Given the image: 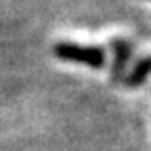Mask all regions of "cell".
Segmentation results:
<instances>
[{
	"mask_svg": "<svg viewBox=\"0 0 151 151\" xmlns=\"http://www.w3.org/2000/svg\"><path fill=\"white\" fill-rule=\"evenodd\" d=\"M55 57L66 63H76V64H85L89 68H104L106 66V53L102 47H87L79 45L74 42H57L53 45Z\"/></svg>",
	"mask_w": 151,
	"mask_h": 151,
	"instance_id": "obj_1",
	"label": "cell"
},
{
	"mask_svg": "<svg viewBox=\"0 0 151 151\" xmlns=\"http://www.w3.org/2000/svg\"><path fill=\"white\" fill-rule=\"evenodd\" d=\"M111 49H113V64H111V83H119L125 78V70L130 59L132 47L127 40L115 38L111 40Z\"/></svg>",
	"mask_w": 151,
	"mask_h": 151,
	"instance_id": "obj_2",
	"label": "cell"
},
{
	"mask_svg": "<svg viewBox=\"0 0 151 151\" xmlns=\"http://www.w3.org/2000/svg\"><path fill=\"white\" fill-rule=\"evenodd\" d=\"M149 72H151V57H145V59H142L134 64L132 72L125 78V83L129 85V87H140V85L147 79Z\"/></svg>",
	"mask_w": 151,
	"mask_h": 151,
	"instance_id": "obj_3",
	"label": "cell"
}]
</instances>
